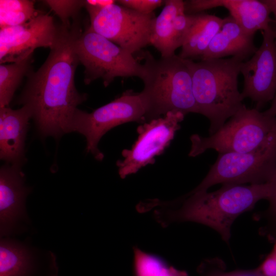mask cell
<instances>
[{
    "instance_id": "1",
    "label": "cell",
    "mask_w": 276,
    "mask_h": 276,
    "mask_svg": "<svg viewBox=\"0 0 276 276\" xmlns=\"http://www.w3.org/2000/svg\"><path fill=\"white\" fill-rule=\"evenodd\" d=\"M82 32L79 23L61 24L58 36L45 62L35 72H29L26 86L18 99L31 109L40 132L59 137L70 132L78 109L86 99L77 90L74 75L79 62L75 41Z\"/></svg>"
},
{
    "instance_id": "2",
    "label": "cell",
    "mask_w": 276,
    "mask_h": 276,
    "mask_svg": "<svg viewBox=\"0 0 276 276\" xmlns=\"http://www.w3.org/2000/svg\"><path fill=\"white\" fill-rule=\"evenodd\" d=\"M270 183L223 184L217 191L190 192L180 207L169 213L171 220L192 221L206 225L217 232L228 242L235 219L253 208L261 199L268 200Z\"/></svg>"
},
{
    "instance_id": "3",
    "label": "cell",
    "mask_w": 276,
    "mask_h": 276,
    "mask_svg": "<svg viewBox=\"0 0 276 276\" xmlns=\"http://www.w3.org/2000/svg\"><path fill=\"white\" fill-rule=\"evenodd\" d=\"M186 59L191 74L198 113L209 120V135L213 134L245 105L238 89V77L243 61L237 57L199 62Z\"/></svg>"
},
{
    "instance_id": "4",
    "label": "cell",
    "mask_w": 276,
    "mask_h": 276,
    "mask_svg": "<svg viewBox=\"0 0 276 276\" xmlns=\"http://www.w3.org/2000/svg\"><path fill=\"white\" fill-rule=\"evenodd\" d=\"M144 74L141 92L147 108V121L169 111L185 115L197 113L191 72L186 59L175 54L155 59L149 52L143 54Z\"/></svg>"
},
{
    "instance_id": "5",
    "label": "cell",
    "mask_w": 276,
    "mask_h": 276,
    "mask_svg": "<svg viewBox=\"0 0 276 276\" xmlns=\"http://www.w3.org/2000/svg\"><path fill=\"white\" fill-rule=\"evenodd\" d=\"M189 156L195 157L209 149L218 153H246L276 146V117L244 105L215 133L208 137H191Z\"/></svg>"
},
{
    "instance_id": "6",
    "label": "cell",
    "mask_w": 276,
    "mask_h": 276,
    "mask_svg": "<svg viewBox=\"0 0 276 276\" xmlns=\"http://www.w3.org/2000/svg\"><path fill=\"white\" fill-rule=\"evenodd\" d=\"M75 48L79 62L85 67L86 84L100 78L106 87L117 77L141 79L143 76V65L133 54L95 32L89 26L79 35Z\"/></svg>"
},
{
    "instance_id": "7",
    "label": "cell",
    "mask_w": 276,
    "mask_h": 276,
    "mask_svg": "<svg viewBox=\"0 0 276 276\" xmlns=\"http://www.w3.org/2000/svg\"><path fill=\"white\" fill-rule=\"evenodd\" d=\"M147 108L140 93L127 90L120 97L91 112L77 109L72 119L70 131L77 132L86 140V150L98 160L103 153L98 148L102 137L111 128L121 124L147 121Z\"/></svg>"
},
{
    "instance_id": "8",
    "label": "cell",
    "mask_w": 276,
    "mask_h": 276,
    "mask_svg": "<svg viewBox=\"0 0 276 276\" xmlns=\"http://www.w3.org/2000/svg\"><path fill=\"white\" fill-rule=\"evenodd\" d=\"M276 173V146L246 153H219L201 183L191 192L207 191L216 184H262Z\"/></svg>"
},
{
    "instance_id": "9",
    "label": "cell",
    "mask_w": 276,
    "mask_h": 276,
    "mask_svg": "<svg viewBox=\"0 0 276 276\" xmlns=\"http://www.w3.org/2000/svg\"><path fill=\"white\" fill-rule=\"evenodd\" d=\"M153 12L145 14L116 3L89 16L90 28L131 54L150 44Z\"/></svg>"
},
{
    "instance_id": "10",
    "label": "cell",
    "mask_w": 276,
    "mask_h": 276,
    "mask_svg": "<svg viewBox=\"0 0 276 276\" xmlns=\"http://www.w3.org/2000/svg\"><path fill=\"white\" fill-rule=\"evenodd\" d=\"M185 116L180 112L169 111L139 126L137 140L131 149L123 150V159L117 162L120 177L124 178L154 164L155 156L162 154L174 139Z\"/></svg>"
},
{
    "instance_id": "11",
    "label": "cell",
    "mask_w": 276,
    "mask_h": 276,
    "mask_svg": "<svg viewBox=\"0 0 276 276\" xmlns=\"http://www.w3.org/2000/svg\"><path fill=\"white\" fill-rule=\"evenodd\" d=\"M261 32V46L240 66L244 79L242 96L250 99L259 110L276 93V31L270 26Z\"/></svg>"
},
{
    "instance_id": "12",
    "label": "cell",
    "mask_w": 276,
    "mask_h": 276,
    "mask_svg": "<svg viewBox=\"0 0 276 276\" xmlns=\"http://www.w3.org/2000/svg\"><path fill=\"white\" fill-rule=\"evenodd\" d=\"M58 30L52 16L42 12L23 24L1 28V64L21 60L37 48H51Z\"/></svg>"
},
{
    "instance_id": "13",
    "label": "cell",
    "mask_w": 276,
    "mask_h": 276,
    "mask_svg": "<svg viewBox=\"0 0 276 276\" xmlns=\"http://www.w3.org/2000/svg\"><path fill=\"white\" fill-rule=\"evenodd\" d=\"M226 8L236 22L249 35L254 36L270 25L271 11L265 1L258 0H191L186 3L190 14H197L213 8Z\"/></svg>"
},
{
    "instance_id": "14",
    "label": "cell",
    "mask_w": 276,
    "mask_h": 276,
    "mask_svg": "<svg viewBox=\"0 0 276 276\" xmlns=\"http://www.w3.org/2000/svg\"><path fill=\"white\" fill-rule=\"evenodd\" d=\"M20 164L3 166L0 171L1 236L12 231L16 222L25 217V200L28 190L24 186Z\"/></svg>"
},
{
    "instance_id": "15",
    "label": "cell",
    "mask_w": 276,
    "mask_h": 276,
    "mask_svg": "<svg viewBox=\"0 0 276 276\" xmlns=\"http://www.w3.org/2000/svg\"><path fill=\"white\" fill-rule=\"evenodd\" d=\"M31 109L23 105L17 109L0 108V157L11 164H20Z\"/></svg>"
},
{
    "instance_id": "16",
    "label": "cell",
    "mask_w": 276,
    "mask_h": 276,
    "mask_svg": "<svg viewBox=\"0 0 276 276\" xmlns=\"http://www.w3.org/2000/svg\"><path fill=\"white\" fill-rule=\"evenodd\" d=\"M254 37L245 32L232 16L226 17L201 60L230 56L245 61L258 49L255 45Z\"/></svg>"
},
{
    "instance_id": "17",
    "label": "cell",
    "mask_w": 276,
    "mask_h": 276,
    "mask_svg": "<svg viewBox=\"0 0 276 276\" xmlns=\"http://www.w3.org/2000/svg\"><path fill=\"white\" fill-rule=\"evenodd\" d=\"M223 18L203 13L195 14L194 22L181 47L179 56L191 59L201 57L220 30Z\"/></svg>"
},
{
    "instance_id": "18",
    "label": "cell",
    "mask_w": 276,
    "mask_h": 276,
    "mask_svg": "<svg viewBox=\"0 0 276 276\" xmlns=\"http://www.w3.org/2000/svg\"><path fill=\"white\" fill-rule=\"evenodd\" d=\"M164 4L154 20L150 44L160 53L162 57H167L174 55L176 50L174 20L179 13L185 11V3L181 0H166Z\"/></svg>"
},
{
    "instance_id": "19",
    "label": "cell",
    "mask_w": 276,
    "mask_h": 276,
    "mask_svg": "<svg viewBox=\"0 0 276 276\" xmlns=\"http://www.w3.org/2000/svg\"><path fill=\"white\" fill-rule=\"evenodd\" d=\"M35 271L31 255L21 245L2 240L0 276H33Z\"/></svg>"
},
{
    "instance_id": "20",
    "label": "cell",
    "mask_w": 276,
    "mask_h": 276,
    "mask_svg": "<svg viewBox=\"0 0 276 276\" xmlns=\"http://www.w3.org/2000/svg\"><path fill=\"white\" fill-rule=\"evenodd\" d=\"M32 54L18 61L0 65V108L8 107L24 76L30 71Z\"/></svg>"
},
{
    "instance_id": "21",
    "label": "cell",
    "mask_w": 276,
    "mask_h": 276,
    "mask_svg": "<svg viewBox=\"0 0 276 276\" xmlns=\"http://www.w3.org/2000/svg\"><path fill=\"white\" fill-rule=\"evenodd\" d=\"M40 12L35 9L34 3L28 0H1V28L26 23Z\"/></svg>"
},
{
    "instance_id": "22",
    "label": "cell",
    "mask_w": 276,
    "mask_h": 276,
    "mask_svg": "<svg viewBox=\"0 0 276 276\" xmlns=\"http://www.w3.org/2000/svg\"><path fill=\"white\" fill-rule=\"evenodd\" d=\"M133 269L134 276H188L161 259L139 250L135 252Z\"/></svg>"
},
{
    "instance_id": "23",
    "label": "cell",
    "mask_w": 276,
    "mask_h": 276,
    "mask_svg": "<svg viewBox=\"0 0 276 276\" xmlns=\"http://www.w3.org/2000/svg\"><path fill=\"white\" fill-rule=\"evenodd\" d=\"M60 18L62 24H70V18L74 17L82 6L84 1H44Z\"/></svg>"
},
{
    "instance_id": "24",
    "label": "cell",
    "mask_w": 276,
    "mask_h": 276,
    "mask_svg": "<svg viewBox=\"0 0 276 276\" xmlns=\"http://www.w3.org/2000/svg\"><path fill=\"white\" fill-rule=\"evenodd\" d=\"M117 2L139 13L148 14L153 12L157 8L165 4L162 0H119Z\"/></svg>"
},
{
    "instance_id": "25",
    "label": "cell",
    "mask_w": 276,
    "mask_h": 276,
    "mask_svg": "<svg viewBox=\"0 0 276 276\" xmlns=\"http://www.w3.org/2000/svg\"><path fill=\"white\" fill-rule=\"evenodd\" d=\"M270 183V194L268 199L269 206L267 211L268 225L271 228L270 230L273 232L272 235L276 236V173Z\"/></svg>"
},
{
    "instance_id": "26",
    "label": "cell",
    "mask_w": 276,
    "mask_h": 276,
    "mask_svg": "<svg viewBox=\"0 0 276 276\" xmlns=\"http://www.w3.org/2000/svg\"><path fill=\"white\" fill-rule=\"evenodd\" d=\"M256 269L260 276H276V240L271 252Z\"/></svg>"
},
{
    "instance_id": "27",
    "label": "cell",
    "mask_w": 276,
    "mask_h": 276,
    "mask_svg": "<svg viewBox=\"0 0 276 276\" xmlns=\"http://www.w3.org/2000/svg\"><path fill=\"white\" fill-rule=\"evenodd\" d=\"M112 0H86L84 1L85 7L89 16H91L103 8L116 3Z\"/></svg>"
},
{
    "instance_id": "28",
    "label": "cell",
    "mask_w": 276,
    "mask_h": 276,
    "mask_svg": "<svg viewBox=\"0 0 276 276\" xmlns=\"http://www.w3.org/2000/svg\"><path fill=\"white\" fill-rule=\"evenodd\" d=\"M263 112L268 116L276 117V93L270 107Z\"/></svg>"
},
{
    "instance_id": "29",
    "label": "cell",
    "mask_w": 276,
    "mask_h": 276,
    "mask_svg": "<svg viewBox=\"0 0 276 276\" xmlns=\"http://www.w3.org/2000/svg\"><path fill=\"white\" fill-rule=\"evenodd\" d=\"M238 276H260L257 269L240 270Z\"/></svg>"
},
{
    "instance_id": "30",
    "label": "cell",
    "mask_w": 276,
    "mask_h": 276,
    "mask_svg": "<svg viewBox=\"0 0 276 276\" xmlns=\"http://www.w3.org/2000/svg\"><path fill=\"white\" fill-rule=\"evenodd\" d=\"M265 1L270 7L271 13L274 14L276 18V0H266Z\"/></svg>"
}]
</instances>
